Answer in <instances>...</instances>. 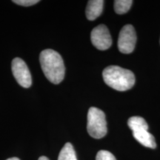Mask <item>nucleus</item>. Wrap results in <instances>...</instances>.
<instances>
[{"label": "nucleus", "mask_w": 160, "mask_h": 160, "mask_svg": "<svg viewBox=\"0 0 160 160\" xmlns=\"http://www.w3.org/2000/svg\"><path fill=\"white\" fill-rule=\"evenodd\" d=\"M96 160H117L114 156L108 151H99L97 153Z\"/></svg>", "instance_id": "nucleus-11"}, {"label": "nucleus", "mask_w": 160, "mask_h": 160, "mask_svg": "<svg viewBox=\"0 0 160 160\" xmlns=\"http://www.w3.org/2000/svg\"><path fill=\"white\" fill-rule=\"evenodd\" d=\"M58 160H77L75 150L71 143L67 142L60 151Z\"/></svg>", "instance_id": "nucleus-9"}, {"label": "nucleus", "mask_w": 160, "mask_h": 160, "mask_svg": "<svg viewBox=\"0 0 160 160\" xmlns=\"http://www.w3.org/2000/svg\"><path fill=\"white\" fill-rule=\"evenodd\" d=\"M40 65L45 77L53 84H59L65 77V68L62 58L59 53L52 49L41 52Z\"/></svg>", "instance_id": "nucleus-1"}, {"label": "nucleus", "mask_w": 160, "mask_h": 160, "mask_svg": "<svg viewBox=\"0 0 160 160\" xmlns=\"http://www.w3.org/2000/svg\"><path fill=\"white\" fill-rule=\"evenodd\" d=\"M38 160H49L48 158H47L46 157H41L39 158V159Z\"/></svg>", "instance_id": "nucleus-13"}, {"label": "nucleus", "mask_w": 160, "mask_h": 160, "mask_svg": "<svg viewBox=\"0 0 160 160\" xmlns=\"http://www.w3.org/2000/svg\"><path fill=\"white\" fill-rule=\"evenodd\" d=\"M102 77L109 87L119 91H128L135 84V76L133 72L119 66L107 67L102 72Z\"/></svg>", "instance_id": "nucleus-2"}, {"label": "nucleus", "mask_w": 160, "mask_h": 160, "mask_svg": "<svg viewBox=\"0 0 160 160\" xmlns=\"http://www.w3.org/2000/svg\"><path fill=\"white\" fill-rule=\"evenodd\" d=\"M132 0H116L114 1V10L117 14H124L131 8Z\"/></svg>", "instance_id": "nucleus-10"}, {"label": "nucleus", "mask_w": 160, "mask_h": 160, "mask_svg": "<svg viewBox=\"0 0 160 160\" xmlns=\"http://www.w3.org/2000/svg\"><path fill=\"white\" fill-rule=\"evenodd\" d=\"M6 160H20V159H18V158H17V157H13V158H9V159H8Z\"/></svg>", "instance_id": "nucleus-14"}, {"label": "nucleus", "mask_w": 160, "mask_h": 160, "mask_svg": "<svg viewBox=\"0 0 160 160\" xmlns=\"http://www.w3.org/2000/svg\"><path fill=\"white\" fill-rule=\"evenodd\" d=\"M13 2L19 5L25 6V7H29V6L34 5L36 4L39 2V0H13Z\"/></svg>", "instance_id": "nucleus-12"}, {"label": "nucleus", "mask_w": 160, "mask_h": 160, "mask_svg": "<svg viewBox=\"0 0 160 160\" xmlns=\"http://www.w3.org/2000/svg\"><path fill=\"white\" fill-rule=\"evenodd\" d=\"M92 44L100 51L108 49L112 45L109 30L105 25H99L93 29L91 34Z\"/></svg>", "instance_id": "nucleus-7"}, {"label": "nucleus", "mask_w": 160, "mask_h": 160, "mask_svg": "<svg viewBox=\"0 0 160 160\" xmlns=\"http://www.w3.org/2000/svg\"><path fill=\"white\" fill-rule=\"evenodd\" d=\"M137 34L134 28L131 25H125L120 31L118 38V48L122 53H131L135 48Z\"/></svg>", "instance_id": "nucleus-5"}, {"label": "nucleus", "mask_w": 160, "mask_h": 160, "mask_svg": "<svg viewBox=\"0 0 160 160\" xmlns=\"http://www.w3.org/2000/svg\"><path fill=\"white\" fill-rule=\"evenodd\" d=\"M87 130L89 135L94 139H101L107 134V122L102 110L94 107L88 110Z\"/></svg>", "instance_id": "nucleus-4"}, {"label": "nucleus", "mask_w": 160, "mask_h": 160, "mask_svg": "<svg viewBox=\"0 0 160 160\" xmlns=\"http://www.w3.org/2000/svg\"><path fill=\"white\" fill-rule=\"evenodd\" d=\"M128 125L133 131V137L141 145L152 149L157 148L155 138L148 132V125L144 118L132 117L128 119Z\"/></svg>", "instance_id": "nucleus-3"}, {"label": "nucleus", "mask_w": 160, "mask_h": 160, "mask_svg": "<svg viewBox=\"0 0 160 160\" xmlns=\"http://www.w3.org/2000/svg\"><path fill=\"white\" fill-rule=\"evenodd\" d=\"M12 72L16 80L22 87L28 88L31 86L32 79L27 65L20 58H15L12 61Z\"/></svg>", "instance_id": "nucleus-6"}, {"label": "nucleus", "mask_w": 160, "mask_h": 160, "mask_svg": "<svg viewBox=\"0 0 160 160\" xmlns=\"http://www.w3.org/2000/svg\"><path fill=\"white\" fill-rule=\"evenodd\" d=\"M103 0H90L86 8V17L90 21H93L101 15L103 10Z\"/></svg>", "instance_id": "nucleus-8"}]
</instances>
